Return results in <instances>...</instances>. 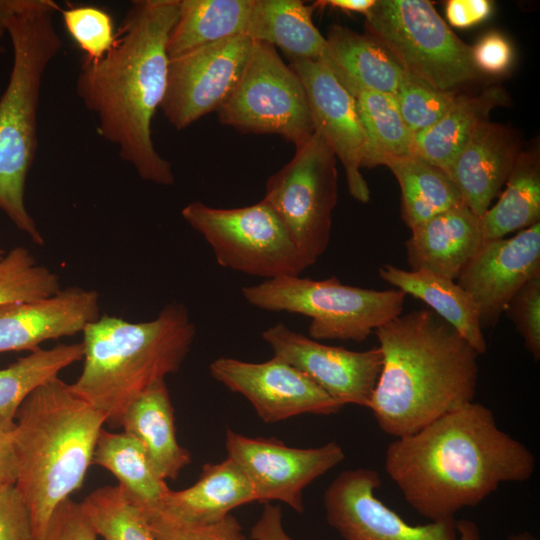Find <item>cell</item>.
<instances>
[{
  "instance_id": "obj_45",
  "label": "cell",
  "mask_w": 540,
  "mask_h": 540,
  "mask_svg": "<svg viewBox=\"0 0 540 540\" xmlns=\"http://www.w3.org/2000/svg\"><path fill=\"white\" fill-rule=\"evenodd\" d=\"M16 476L17 465L12 431L0 430V486L15 485Z\"/></svg>"
},
{
  "instance_id": "obj_29",
  "label": "cell",
  "mask_w": 540,
  "mask_h": 540,
  "mask_svg": "<svg viewBox=\"0 0 540 540\" xmlns=\"http://www.w3.org/2000/svg\"><path fill=\"white\" fill-rule=\"evenodd\" d=\"M384 165L398 181L401 217L411 230L444 211L464 204L450 176L417 154L390 158Z\"/></svg>"
},
{
  "instance_id": "obj_3",
  "label": "cell",
  "mask_w": 540,
  "mask_h": 540,
  "mask_svg": "<svg viewBox=\"0 0 540 540\" xmlns=\"http://www.w3.org/2000/svg\"><path fill=\"white\" fill-rule=\"evenodd\" d=\"M383 355L369 409L394 438L474 401L479 354L431 309L400 314L374 331Z\"/></svg>"
},
{
  "instance_id": "obj_48",
  "label": "cell",
  "mask_w": 540,
  "mask_h": 540,
  "mask_svg": "<svg viewBox=\"0 0 540 540\" xmlns=\"http://www.w3.org/2000/svg\"><path fill=\"white\" fill-rule=\"evenodd\" d=\"M6 253L0 248V260L4 257Z\"/></svg>"
},
{
  "instance_id": "obj_5",
  "label": "cell",
  "mask_w": 540,
  "mask_h": 540,
  "mask_svg": "<svg viewBox=\"0 0 540 540\" xmlns=\"http://www.w3.org/2000/svg\"><path fill=\"white\" fill-rule=\"evenodd\" d=\"M82 333L83 368L70 386L120 428L135 399L180 369L196 327L182 303H171L146 322L101 315Z\"/></svg>"
},
{
  "instance_id": "obj_14",
  "label": "cell",
  "mask_w": 540,
  "mask_h": 540,
  "mask_svg": "<svg viewBox=\"0 0 540 540\" xmlns=\"http://www.w3.org/2000/svg\"><path fill=\"white\" fill-rule=\"evenodd\" d=\"M225 447L250 481L256 501L278 500L304 512L303 491L315 479L338 465L342 447L328 442L315 448H295L275 438H252L226 430Z\"/></svg>"
},
{
  "instance_id": "obj_2",
  "label": "cell",
  "mask_w": 540,
  "mask_h": 540,
  "mask_svg": "<svg viewBox=\"0 0 540 540\" xmlns=\"http://www.w3.org/2000/svg\"><path fill=\"white\" fill-rule=\"evenodd\" d=\"M179 3L133 1L110 51L98 60L84 58L76 79L77 95L96 115L100 136L117 146L141 179L158 185L175 180L171 163L154 146L151 125L166 91L167 43Z\"/></svg>"
},
{
  "instance_id": "obj_32",
  "label": "cell",
  "mask_w": 540,
  "mask_h": 540,
  "mask_svg": "<svg viewBox=\"0 0 540 540\" xmlns=\"http://www.w3.org/2000/svg\"><path fill=\"white\" fill-rule=\"evenodd\" d=\"M83 358L81 343L39 348L0 370V430L11 432L17 412L39 386Z\"/></svg>"
},
{
  "instance_id": "obj_43",
  "label": "cell",
  "mask_w": 540,
  "mask_h": 540,
  "mask_svg": "<svg viewBox=\"0 0 540 540\" xmlns=\"http://www.w3.org/2000/svg\"><path fill=\"white\" fill-rule=\"evenodd\" d=\"M491 10V2L487 0H449L446 17L452 26L467 28L484 21Z\"/></svg>"
},
{
  "instance_id": "obj_47",
  "label": "cell",
  "mask_w": 540,
  "mask_h": 540,
  "mask_svg": "<svg viewBox=\"0 0 540 540\" xmlns=\"http://www.w3.org/2000/svg\"><path fill=\"white\" fill-rule=\"evenodd\" d=\"M506 540H538L535 536L528 532H521L510 535Z\"/></svg>"
},
{
  "instance_id": "obj_31",
  "label": "cell",
  "mask_w": 540,
  "mask_h": 540,
  "mask_svg": "<svg viewBox=\"0 0 540 540\" xmlns=\"http://www.w3.org/2000/svg\"><path fill=\"white\" fill-rule=\"evenodd\" d=\"M540 220V161L522 151L497 203L480 217L483 240L503 238Z\"/></svg>"
},
{
  "instance_id": "obj_22",
  "label": "cell",
  "mask_w": 540,
  "mask_h": 540,
  "mask_svg": "<svg viewBox=\"0 0 540 540\" xmlns=\"http://www.w3.org/2000/svg\"><path fill=\"white\" fill-rule=\"evenodd\" d=\"M325 39L320 59L353 97L365 91L395 95L404 68L380 41L341 25H332Z\"/></svg>"
},
{
  "instance_id": "obj_19",
  "label": "cell",
  "mask_w": 540,
  "mask_h": 540,
  "mask_svg": "<svg viewBox=\"0 0 540 540\" xmlns=\"http://www.w3.org/2000/svg\"><path fill=\"white\" fill-rule=\"evenodd\" d=\"M100 316L99 293L76 286L48 297L0 306V354L33 352L47 340L83 332Z\"/></svg>"
},
{
  "instance_id": "obj_20",
  "label": "cell",
  "mask_w": 540,
  "mask_h": 540,
  "mask_svg": "<svg viewBox=\"0 0 540 540\" xmlns=\"http://www.w3.org/2000/svg\"><path fill=\"white\" fill-rule=\"evenodd\" d=\"M521 152L510 128L488 120L477 127L447 172L475 215L481 217L490 208Z\"/></svg>"
},
{
  "instance_id": "obj_34",
  "label": "cell",
  "mask_w": 540,
  "mask_h": 540,
  "mask_svg": "<svg viewBox=\"0 0 540 540\" xmlns=\"http://www.w3.org/2000/svg\"><path fill=\"white\" fill-rule=\"evenodd\" d=\"M80 504L103 540H155L139 505L119 484L94 490Z\"/></svg>"
},
{
  "instance_id": "obj_46",
  "label": "cell",
  "mask_w": 540,
  "mask_h": 540,
  "mask_svg": "<svg viewBox=\"0 0 540 540\" xmlns=\"http://www.w3.org/2000/svg\"><path fill=\"white\" fill-rule=\"evenodd\" d=\"M375 2L376 0H320L316 1L313 6H328L366 15L374 6Z\"/></svg>"
},
{
  "instance_id": "obj_23",
  "label": "cell",
  "mask_w": 540,
  "mask_h": 540,
  "mask_svg": "<svg viewBox=\"0 0 540 540\" xmlns=\"http://www.w3.org/2000/svg\"><path fill=\"white\" fill-rule=\"evenodd\" d=\"M120 428L142 445L165 481L176 480L191 463L190 453L177 441L174 408L165 381L150 387L128 406Z\"/></svg>"
},
{
  "instance_id": "obj_15",
  "label": "cell",
  "mask_w": 540,
  "mask_h": 540,
  "mask_svg": "<svg viewBox=\"0 0 540 540\" xmlns=\"http://www.w3.org/2000/svg\"><path fill=\"white\" fill-rule=\"evenodd\" d=\"M262 338L274 356L300 370L340 405L369 407L383 365L379 346L365 351L330 346L283 323L268 327Z\"/></svg>"
},
{
  "instance_id": "obj_10",
  "label": "cell",
  "mask_w": 540,
  "mask_h": 540,
  "mask_svg": "<svg viewBox=\"0 0 540 540\" xmlns=\"http://www.w3.org/2000/svg\"><path fill=\"white\" fill-rule=\"evenodd\" d=\"M266 182L263 200L273 209L308 267L329 244L338 198L336 156L314 132Z\"/></svg>"
},
{
  "instance_id": "obj_4",
  "label": "cell",
  "mask_w": 540,
  "mask_h": 540,
  "mask_svg": "<svg viewBox=\"0 0 540 540\" xmlns=\"http://www.w3.org/2000/svg\"><path fill=\"white\" fill-rule=\"evenodd\" d=\"M105 423V416L59 377L20 406L12 430L15 488L32 534L41 532L54 510L82 486Z\"/></svg>"
},
{
  "instance_id": "obj_9",
  "label": "cell",
  "mask_w": 540,
  "mask_h": 540,
  "mask_svg": "<svg viewBox=\"0 0 540 540\" xmlns=\"http://www.w3.org/2000/svg\"><path fill=\"white\" fill-rule=\"evenodd\" d=\"M181 216L201 234L222 267L265 280L300 276L308 267L286 228L263 199L229 209L195 201L181 210Z\"/></svg>"
},
{
  "instance_id": "obj_37",
  "label": "cell",
  "mask_w": 540,
  "mask_h": 540,
  "mask_svg": "<svg viewBox=\"0 0 540 540\" xmlns=\"http://www.w3.org/2000/svg\"><path fill=\"white\" fill-rule=\"evenodd\" d=\"M138 505L155 540H247L241 524L231 514L217 522L196 523L161 507Z\"/></svg>"
},
{
  "instance_id": "obj_11",
  "label": "cell",
  "mask_w": 540,
  "mask_h": 540,
  "mask_svg": "<svg viewBox=\"0 0 540 540\" xmlns=\"http://www.w3.org/2000/svg\"><path fill=\"white\" fill-rule=\"evenodd\" d=\"M221 124L244 133L275 134L295 146L314 131L298 75L270 44L252 41L241 77L217 110Z\"/></svg>"
},
{
  "instance_id": "obj_8",
  "label": "cell",
  "mask_w": 540,
  "mask_h": 540,
  "mask_svg": "<svg viewBox=\"0 0 540 540\" xmlns=\"http://www.w3.org/2000/svg\"><path fill=\"white\" fill-rule=\"evenodd\" d=\"M368 34L380 41L404 70L442 91L475 81L481 73L469 46L427 0H376L365 15Z\"/></svg>"
},
{
  "instance_id": "obj_25",
  "label": "cell",
  "mask_w": 540,
  "mask_h": 540,
  "mask_svg": "<svg viewBox=\"0 0 540 540\" xmlns=\"http://www.w3.org/2000/svg\"><path fill=\"white\" fill-rule=\"evenodd\" d=\"M380 277L406 295L422 300L450 324L479 354L487 351L473 297L454 280L426 270H404L391 264L379 268Z\"/></svg>"
},
{
  "instance_id": "obj_18",
  "label": "cell",
  "mask_w": 540,
  "mask_h": 540,
  "mask_svg": "<svg viewBox=\"0 0 540 540\" xmlns=\"http://www.w3.org/2000/svg\"><path fill=\"white\" fill-rule=\"evenodd\" d=\"M540 275V222L512 237L483 240L457 284L475 300L481 328L493 327L509 301Z\"/></svg>"
},
{
  "instance_id": "obj_44",
  "label": "cell",
  "mask_w": 540,
  "mask_h": 540,
  "mask_svg": "<svg viewBox=\"0 0 540 540\" xmlns=\"http://www.w3.org/2000/svg\"><path fill=\"white\" fill-rule=\"evenodd\" d=\"M252 540H293L284 530L281 507L264 504L262 513L250 532Z\"/></svg>"
},
{
  "instance_id": "obj_24",
  "label": "cell",
  "mask_w": 540,
  "mask_h": 540,
  "mask_svg": "<svg viewBox=\"0 0 540 540\" xmlns=\"http://www.w3.org/2000/svg\"><path fill=\"white\" fill-rule=\"evenodd\" d=\"M256 501L253 487L242 469L230 458L206 463L190 487L170 490L161 508L191 522L222 520L242 505Z\"/></svg>"
},
{
  "instance_id": "obj_33",
  "label": "cell",
  "mask_w": 540,
  "mask_h": 540,
  "mask_svg": "<svg viewBox=\"0 0 540 540\" xmlns=\"http://www.w3.org/2000/svg\"><path fill=\"white\" fill-rule=\"evenodd\" d=\"M354 98L368 145L365 168L414 153L413 134L400 114L394 95L365 91Z\"/></svg>"
},
{
  "instance_id": "obj_40",
  "label": "cell",
  "mask_w": 540,
  "mask_h": 540,
  "mask_svg": "<svg viewBox=\"0 0 540 540\" xmlns=\"http://www.w3.org/2000/svg\"><path fill=\"white\" fill-rule=\"evenodd\" d=\"M26 540H98V535L81 504L68 498L54 510L44 529Z\"/></svg>"
},
{
  "instance_id": "obj_6",
  "label": "cell",
  "mask_w": 540,
  "mask_h": 540,
  "mask_svg": "<svg viewBox=\"0 0 540 540\" xmlns=\"http://www.w3.org/2000/svg\"><path fill=\"white\" fill-rule=\"evenodd\" d=\"M52 0H11L3 20L13 48L7 86L0 97V210L39 246L44 238L28 212L24 192L38 147V107L44 73L62 41Z\"/></svg>"
},
{
  "instance_id": "obj_30",
  "label": "cell",
  "mask_w": 540,
  "mask_h": 540,
  "mask_svg": "<svg viewBox=\"0 0 540 540\" xmlns=\"http://www.w3.org/2000/svg\"><path fill=\"white\" fill-rule=\"evenodd\" d=\"M92 464L111 472L142 506L161 507L171 490L153 468L142 445L125 432L101 429Z\"/></svg>"
},
{
  "instance_id": "obj_16",
  "label": "cell",
  "mask_w": 540,
  "mask_h": 540,
  "mask_svg": "<svg viewBox=\"0 0 540 540\" xmlns=\"http://www.w3.org/2000/svg\"><path fill=\"white\" fill-rule=\"evenodd\" d=\"M209 370L215 380L243 395L265 423L302 414H336L343 407L278 356L261 363L221 357L210 364Z\"/></svg>"
},
{
  "instance_id": "obj_1",
  "label": "cell",
  "mask_w": 540,
  "mask_h": 540,
  "mask_svg": "<svg viewBox=\"0 0 540 540\" xmlns=\"http://www.w3.org/2000/svg\"><path fill=\"white\" fill-rule=\"evenodd\" d=\"M384 466L418 514L440 521L480 504L503 483L529 480L536 459L498 426L490 408L472 401L395 438Z\"/></svg>"
},
{
  "instance_id": "obj_35",
  "label": "cell",
  "mask_w": 540,
  "mask_h": 540,
  "mask_svg": "<svg viewBox=\"0 0 540 540\" xmlns=\"http://www.w3.org/2000/svg\"><path fill=\"white\" fill-rule=\"evenodd\" d=\"M60 290L59 276L38 264L27 248L14 247L0 260V306L48 297Z\"/></svg>"
},
{
  "instance_id": "obj_21",
  "label": "cell",
  "mask_w": 540,
  "mask_h": 540,
  "mask_svg": "<svg viewBox=\"0 0 540 540\" xmlns=\"http://www.w3.org/2000/svg\"><path fill=\"white\" fill-rule=\"evenodd\" d=\"M406 242L411 270H426L455 280L483 242L480 217L465 204L413 228Z\"/></svg>"
},
{
  "instance_id": "obj_17",
  "label": "cell",
  "mask_w": 540,
  "mask_h": 540,
  "mask_svg": "<svg viewBox=\"0 0 540 540\" xmlns=\"http://www.w3.org/2000/svg\"><path fill=\"white\" fill-rule=\"evenodd\" d=\"M289 66L304 87L314 131L323 137L345 170L350 195L367 203L370 190L360 170L365 168L368 145L355 98L321 59H292Z\"/></svg>"
},
{
  "instance_id": "obj_12",
  "label": "cell",
  "mask_w": 540,
  "mask_h": 540,
  "mask_svg": "<svg viewBox=\"0 0 540 540\" xmlns=\"http://www.w3.org/2000/svg\"><path fill=\"white\" fill-rule=\"evenodd\" d=\"M377 471L345 470L326 488L323 505L327 523L343 540H481L478 525L456 517L411 525L376 496Z\"/></svg>"
},
{
  "instance_id": "obj_42",
  "label": "cell",
  "mask_w": 540,
  "mask_h": 540,
  "mask_svg": "<svg viewBox=\"0 0 540 540\" xmlns=\"http://www.w3.org/2000/svg\"><path fill=\"white\" fill-rule=\"evenodd\" d=\"M472 60L481 74L499 75L510 67L513 50L503 35L490 32L472 47Z\"/></svg>"
},
{
  "instance_id": "obj_38",
  "label": "cell",
  "mask_w": 540,
  "mask_h": 540,
  "mask_svg": "<svg viewBox=\"0 0 540 540\" xmlns=\"http://www.w3.org/2000/svg\"><path fill=\"white\" fill-rule=\"evenodd\" d=\"M60 12L67 32L85 53L84 58L98 60L110 51L116 32L108 12L93 5L74 6Z\"/></svg>"
},
{
  "instance_id": "obj_13",
  "label": "cell",
  "mask_w": 540,
  "mask_h": 540,
  "mask_svg": "<svg viewBox=\"0 0 540 540\" xmlns=\"http://www.w3.org/2000/svg\"><path fill=\"white\" fill-rule=\"evenodd\" d=\"M252 40L240 35L169 58L161 110L168 122L184 129L217 111L234 91Z\"/></svg>"
},
{
  "instance_id": "obj_39",
  "label": "cell",
  "mask_w": 540,
  "mask_h": 540,
  "mask_svg": "<svg viewBox=\"0 0 540 540\" xmlns=\"http://www.w3.org/2000/svg\"><path fill=\"white\" fill-rule=\"evenodd\" d=\"M505 312L535 361L540 359V275L532 278L509 301Z\"/></svg>"
},
{
  "instance_id": "obj_26",
  "label": "cell",
  "mask_w": 540,
  "mask_h": 540,
  "mask_svg": "<svg viewBox=\"0 0 540 540\" xmlns=\"http://www.w3.org/2000/svg\"><path fill=\"white\" fill-rule=\"evenodd\" d=\"M313 6L299 0H254L245 35L278 47L289 60L320 59L326 39L312 21Z\"/></svg>"
},
{
  "instance_id": "obj_41",
  "label": "cell",
  "mask_w": 540,
  "mask_h": 540,
  "mask_svg": "<svg viewBox=\"0 0 540 540\" xmlns=\"http://www.w3.org/2000/svg\"><path fill=\"white\" fill-rule=\"evenodd\" d=\"M31 526L15 485L0 486V540H26Z\"/></svg>"
},
{
  "instance_id": "obj_36",
  "label": "cell",
  "mask_w": 540,
  "mask_h": 540,
  "mask_svg": "<svg viewBox=\"0 0 540 540\" xmlns=\"http://www.w3.org/2000/svg\"><path fill=\"white\" fill-rule=\"evenodd\" d=\"M394 96L406 126L414 135L443 117L456 102L458 94L439 90L404 70Z\"/></svg>"
},
{
  "instance_id": "obj_7",
  "label": "cell",
  "mask_w": 540,
  "mask_h": 540,
  "mask_svg": "<svg viewBox=\"0 0 540 540\" xmlns=\"http://www.w3.org/2000/svg\"><path fill=\"white\" fill-rule=\"evenodd\" d=\"M252 306L311 319L314 340L365 341L377 328L402 314L406 294L345 285L335 276L313 280L283 276L242 288Z\"/></svg>"
},
{
  "instance_id": "obj_27",
  "label": "cell",
  "mask_w": 540,
  "mask_h": 540,
  "mask_svg": "<svg viewBox=\"0 0 540 540\" xmlns=\"http://www.w3.org/2000/svg\"><path fill=\"white\" fill-rule=\"evenodd\" d=\"M506 100L505 91L497 86L489 87L476 96L458 95L443 117L413 135L414 154L447 173L477 127Z\"/></svg>"
},
{
  "instance_id": "obj_28",
  "label": "cell",
  "mask_w": 540,
  "mask_h": 540,
  "mask_svg": "<svg viewBox=\"0 0 540 540\" xmlns=\"http://www.w3.org/2000/svg\"><path fill=\"white\" fill-rule=\"evenodd\" d=\"M253 5L254 0H180L168 57L245 35Z\"/></svg>"
}]
</instances>
